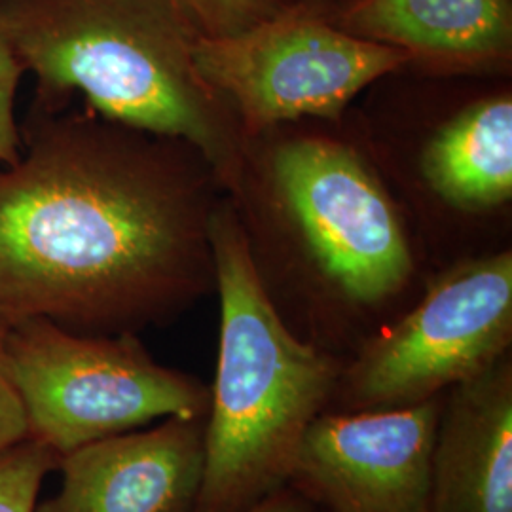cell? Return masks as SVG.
<instances>
[{"label": "cell", "instance_id": "9a60e30c", "mask_svg": "<svg viewBox=\"0 0 512 512\" xmlns=\"http://www.w3.org/2000/svg\"><path fill=\"white\" fill-rule=\"evenodd\" d=\"M25 69L0 27V165H12L21 154L16 99Z\"/></svg>", "mask_w": 512, "mask_h": 512}, {"label": "cell", "instance_id": "9c48e42d", "mask_svg": "<svg viewBox=\"0 0 512 512\" xmlns=\"http://www.w3.org/2000/svg\"><path fill=\"white\" fill-rule=\"evenodd\" d=\"M205 418H165L57 459L61 488L37 512H192L203 476Z\"/></svg>", "mask_w": 512, "mask_h": 512}, {"label": "cell", "instance_id": "277c9868", "mask_svg": "<svg viewBox=\"0 0 512 512\" xmlns=\"http://www.w3.org/2000/svg\"><path fill=\"white\" fill-rule=\"evenodd\" d=\"M29 439L55 456L165 418H207L211 389L156 363L137 334H80L33 319L0 336Z\"/></svg>", "mask_w": 512, "mask_h": 512}, {"label": "cell", "instance_id": "4fadbf2b", "mask_svg": "<svg viewBox=\"0 0 512 512\" xmlns=\"http://www.w3.org/2000/svg\"><path fill=\"white\" fill-rule=\"evenodd\" d=\"M57 456L37 440L25 439L0 454V512H37L38 494Z\"/></svg>", "mask_w": 512, "mask_h": 512}, {"label": "cell", "instance_id": "30bf717a", "mask_svg": "<svg viewBox=\"0 0 512 512\" xmlns=\"http://www.w3.org/2000/svg\"><path fill=\"white\" fill-rule=\"evenodd\" d=\"M431 512H512V363L442 395L431 459Z\"/></svg>", "mask_w": 512, "mask_h": 512}, {"label": "cell", "instance_id": "52a82bcc", "mask_svg": "<svg viewBox=\"0 0 512 512\" xmlns=\"http://www.w3.org/2000/svg\"><path fill=\"white\" fill-rule=\"evenodd\" d=\"M275 190L334 289L359 306L401 293L414 258L391 198L342 143L304 137L275 150Z\"/></svg>", "mask_w": 512, "mask_h": 512}, {"label": "cell", "instance_id": "2e32d148", "mask_svg": "<svg viewBox=\"0 0 512 512\" xmlns=\"http://www.w3.org/2000/svg\"><path fill=\"white\" fill-rule=\"evenodd\" d=\"M25 439H29L25 412L18 393L6 374L0 351V454Z\"/></svg>", "mask_w": 512, "mask_h": 512}, {"label": "cell", "instance_id": "3957f363", "mask_svg": "<svg viewBox=\"0 0 512 512\" xmlns=\"http://www.w3.org/2000/svg\"><path fill=\"white\" fill-rule=\"evenodd\" d=\"M209 243L220 296L219 365L192 512H247L287 486L296 450L336 395L342 370L283 323L230 209L213 211Z\"/></svg>", "mask_w": 512, "mask_h": 512}, {"label": "cell", "instance_id": "e0dca14e", "mask_svg": "<svg viewBox=\"0 0 512 512\" xmlns=\"http://www.w3.org/2000/svg\"><path fill=\"white\" fill-rule=\"evenodd\" d=\"M247 512H321L311 501L298 494L291 486H283L275 494L268 495Z\"/></svg>", "mask_w": 512, "mask_h": 512}, {"label": "cell", "instance_id": "5b68a950", "mask_svg": "<svg viewBox=\"0 0 512 512\" xmlns=\"http://www.w3.org/2000/svg\"><path fill=\"white\" fill-rule=\"evenodd\" d=\"M194 61L239 124L262 129L306 116L338 118L357 93L410 57L349 35L308 2H289L236 35H198Z\"/></svg>", "mask_w": 512, "mask_h": 512}, {"label": "cell", "instance_id": "8992f818", "mask_svg": "<svg viewBox=\"0 0 512 512\" xmlns=\"http://www.w3.org/2000/svg\"><path fill=\"white\" fill-rule=\"evenodd\" d=\"M511 338V253L463 262L437 277L420 304L340 374L342 412L431 401L492 368Z\"/></svg>", "mask_w": 512, "mask_h": 512}, {"label": "cell", "instance_id": "5bb4252c", "mask_svg": "<svg viewBox=\"0 0 512 512\" xmlns=\"http://www.w3.org/2000/svg\"><path fill=\"white\" fill-rule=\"evenodd\" d=\"M202 37H228L274 16L293 0H171Z\"/></svg>", "mask_w": 512, "mask_h": 512}, {"label": "cell", "instance_id": "8fae6325", "mask_svg": "<svg viewBox=\"0 0 512 512\" xmlns=\"http://www.w3.org/2000/svg\"><path fill=\"white\" fill-rule=\"evenodd\" d=\"M330 19L431 69L480 71L511 59V0H349Z\"/></svg>", "mask_w": 512, "mask_h": 512}, {"label": "cell", "instance_id": "7c38bea8", "mask_svg": "<svg viewBox=\"0 0 512 512\" xmlns=\"http://www.w3.org/2000/svg\"><path fill=\"white\" fill-rule=\"evenodd\" d=\"M429 186L461 209H492L512 196L511 95L463 110L429 141L421 158Z\"/></svg>", "mask_w": 512, "mask_h": 512}, {"label": "cell", "instance_id": "6da1fadb", "mask_svg": "<svg viewBox=\"0 0 512 512\" xmlns=\"http://www.w3.org/2000/svg\"><path fill=\"white\" fill-rule=\"evenodd\" d=\"M19 133L0 165V336L33 319L137 334L209 291L211 167L194 148L40 99Z\"/></svg>", "mask_w": 512, "mask_h": 512}, {"label": "cell", "instance_id": "ba28073f", "mask_svg": "<svg viewBox=\"0 0 512 512\" xmlns=\"http://www.w3.org/2000/svg\"><path fill=\"white\" fill-rule=\"evenodd\" d=\"M442 395L425 403L323 412L287 486L321 512H431V459Z\"/></svg>", "mask_w": 512, "mask_h": 512}, {"label": "cell", "instance_id": "7a4b0ae2", "mask_svg": "<svg viewBox=\"0 0 512 512\" xmlns=\"http://www.w3.org/2000/svg\"><path fill=\"white\" fill-rule=\"evenodd\" d=\"M0 27L35 99L80 93L109 120L183 141L239 190L241 124L198 73V33L171 0H0Z\"/></svg>", "mask_w": 512, "mask_h": 512}]
</instances>
